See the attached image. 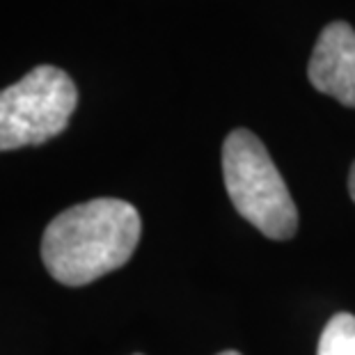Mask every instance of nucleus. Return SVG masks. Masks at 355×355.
Masks as SVG:
<instances>
[{
	"label": "nucleus",
	"mask_w": 355,
	"mask_h": 355,
	"mask_svg": "<svg viewBox=\"0 0 355 355\" xmlns=\"http://www.w3.org/2000/svg\"><path fill=\"white\" fill-rule=\"evenodd\" d=\"M135 355H140V353H135Z\"/></svg>",
	"instance_id": "6e6552de"
},
{
	"label": "nucleus",
	"mask_w": 355,
	"mask_h": 355,
	"mask_svg": "<svg viewBox=\"0 0 355 355\" xmlns=\"http://www.w3.org/2000/svg\"><path fill=\"white\" fill-rule=\"evenodd\" d=\"M223 177L232 204L263 236L286 241L298 230V211L273 158L248 128H236L223 145Z\"/></svg>",
	"instance_id": "f03ea898"
},
{
	"label": "nucleus",
	"mask_w": 355,
	"mask_h": 355,
	"mask_svg": "<svg viewBox=\"0 0 355 355\" xmlns=\"http://www.w3.org/2000/svg\"><path fill=\"white\" fill-rule=\"evenodd\" d=\"M69 73L42 64L0 92V152L44 145L60 135L76 110Z\"/></svg>",
	"instance_id": "7ed1b4c3"
},
{
	"label": "nucleus",
	"mask_w": 355,
	"mask_h": 355,
	"mask_svg": "<svg viewBox=\"0 0 355 355\" xmlns=\"http://www.w3.org/2000/svg\"><path fill=\"white\" fill-rule=\"evenodd\" d=\"M316 355H355V316L339 312L321 332Z\"/></svg>",
	"instance_id": "39448f33"
},
{
	"label": "nucleus",
	"mask_w": 355,
	"mask_h": 355,
	"mask_svg": "<svg viewBox=\"0 0 355 355\" xmlns=\"http://www.w3.org/2000/svg\"><path fill=\"white\" fill-rule=\"evenodd\" d=\"M142 232L133 204L99 198L76 204L49 223L42 236L44 266L67 286H85L122 268Z\"/></svg>",
	"instance_id": "f257e3e1"
},
{
	"label": "nucleus",
	"mask_w": 355,
	"mask_h": 355,
	"mask_svg": "<svg viewBox=\"0 0 355 355\" xmlns=\"http://www.w3.org/2000/svg\"><path fill=\"white\" fill-rule=\"evenodd\" d=\"M218 355H241V353H236V351H223V353H218Z\"/></svg>",
	"instance_id": "0eeeda50"
},
{
	"label": "nucleus",
	"mask_w": 355,
	"mask_h": 355,
	"mask_svg": "<svg viewBox=\"0 0 355 355\" xmlns=\"http://www.w3.org/2000/svg\"><path fill=\"white\" fill-rule=\"evenodd\" d=\"M349 193H351V198H353V202H355V163H353L351 175H349Z\"/></svg>",
	"instance_id": "423d86ee"
},
{
	"label": "nucleus",
	"mask_w": 355,
	"mask_h": 355,
	"mask_svg": "<svg viewBox=\"0 0 355 355\" xmlns=\"http://www.w3.org/2000/svg\"><path fill=\"white\" fill-rule=\"evenodd\" d=\"M307 76L319 92L355 108V30L349 24L332 21L323 28Z\"/></svg>",
	"instance_id": "20e7f679"
}]
</instances>
